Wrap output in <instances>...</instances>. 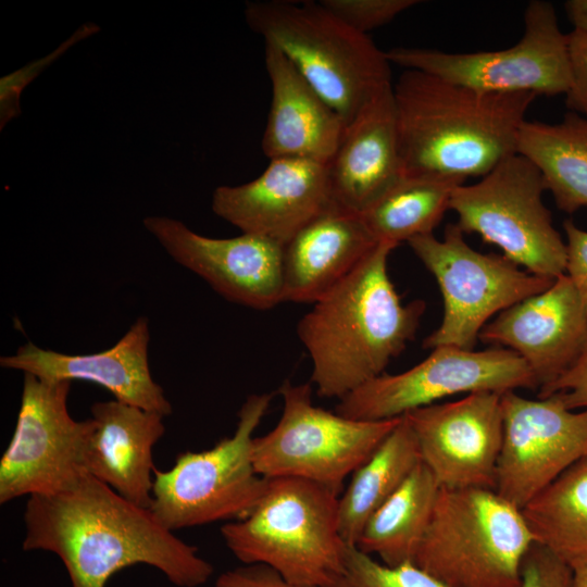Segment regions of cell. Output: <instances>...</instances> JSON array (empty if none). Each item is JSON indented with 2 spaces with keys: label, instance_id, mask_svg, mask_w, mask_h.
I'll use <instances>...</instances> for the list:
<instances>
[{
  "label": "cell",
  "instance_id": "cell-34",
  "mask_svg": "<svg viewBox=\"0 0 587 587\" xmlns=\"http://www.w3.org/2000/svg\"><path fill=\"white\" fill-rule=\"evenodd\" d=\"M551 395H557L570 410H587V350L570 370L538 392L539 398Z\"/></svg>",
  "mask_w": 587,
  "mask_h": 587
},
{
  "label": "cell",
  "instance_id": "cell-31",
  "mask_svg": "<svg viewBox=\"0 0 587 587\" xmlns=\"http://www.w3.org/2000/svg\"><path fill=\"white\" fill-rule=\"evenodd\" d=\"M520 587H573V571L549 549L534 541L522 561Z\"/></svg>",
  "mask_w": 587,
  "mask_h": 587
},
{
  "label": "cell",
  "instance_id": "cell-22",
  "mask_svg": "<svg viewBox=\"0 0 587 587\" xmlns=\"http://www.w3.org/2000/svg\"><path fill=\"white\" fill-rule=\"evenodd\" d=\"M90 412L86 473L130 502L150 508L153 448L165 433L164 416L115 399L95 402Z\"/></svg>",
  "mask_w": 587,
  "mask_h": 587
},
{
  "label": "cell",
  "instance_id": "cell-14",
  "mask_svg": "<svg viewBox=\"0 0 587 587\" xmlns=\"http://www.w3.org/2000/svg\"><path fill=\"white\" fill-rule=\"evenodd\" d=\"M503 438L496 492L523 509L562 473L587 458V410L567 409L557 395H501Z\"/></svg>",
  "mask_w": 587,
  "mask_h": 587
},
{
  "label": "cell",
  "instance_id": "cell-21",
  "mask_svg": "<svg viewBox=\"0 0 587 587\" xmlns=\"http://www.w3.org/2000/svg\"><path fill=\"white\" fill-rule=\"evenodd\" d=\"M377 243L361 213L333 203L283 245V302L313 304Z\"/></svg>",
  "mask_w": 587,
  "mask_h": 587
},
{
  "label": "cell",
  "instance_id": "cell-13",
  "mask_svg": "<svg viewBox=\"0 0 587 587\" xmlns=\"http://www.w3.org/2000/svg\"><path fill=\"white\" fill-rule=\"evenodd\" d=\"M71 386L24 374L15 429L0 459V504L63 491L86 474L93 423L70 414Z\"/></svg>",
  "mask_w": 587,
  "mask_h": 587
},
{
  "label": "cell",
  "instance_id": "cell-12",
  "mask_svg": "<svg viewBox=\"0 0 587 587\" xmlns=\"http://www.w3.org/2000/svg\"><path fill=\"white\" fill-rule=\"evenodd\" d=\"M519 388L535 389L538 385L514 351L440 346L413 367L398 374L383 373L351 391L339 400L335 412L351 420L385 421L460 394H503Z\"/></svg>",
  "mask_w": 587,
  "mask_h": 587
},
{
  "label": "cell",
  "instance_id": "cell-27",
  "mask_svg": "<svg viewBox=\"0 0 587 587\" xmlns=\"http://www.w3.org/2000/svg\"><path fill=\"white\" fill-rule=\"evenodd\" d=\"M521 510L535 542L572 570L587 564V458L569 467Z\"/></svg>",
  "mask_w": 587,
  "mask_h": 587
},
{
  "label": "cell",
  "instance_id": "cell-19",
  "mask_svg": "<svg viewBox=\"0 0 587 587\" xmlns=\"http://www.w3.org/2000/svg\"><path fill=\"white\" fill-rule=\"evenodd\" d=\"M149 340L148 319L141 316L107 350L67 354L27 342L14 354L1 357L0 365L46 380L90 382L110 391L115 400L165 417L173 409L163 388L152 378Z\"/></svg>",
  "mask_w": 587,
  "mask_h": 587
},
{
  "label": "cell",
  "instance_id": "cell-9",
  "mask_svg": "<svg viewBox=\"0 0 587 587\" xmlns=\"http://www.w3.org/2000/svg\"><path fill=\"white\" fill-rule=\"evenodd\" d=\"M283 411L276 426L254 437L253 463L264 478L295 477L337 495L395 428L400 417L358 421L313 403L309 383H283Z\"/></svg>",
  "mask_w": 587,
  "mask_h": 587
},
{
  "label": "cell",
  "instance_id": "cell-5",
  "mask_svg": "<svg viewBox=\"0 0 587 587\" xmlns=\"http://www.w3.org/2000/svg\"><path fill=\"white\" fill-rule=\"evenodd\" d=\"M245 16L249 27L290 61L345 126L391 84L386 52L320 1L250 2Z\"/></svg>",
  "mask_w": 587,
  "mask_h": 587
},
{
  "label": "cell",
  "instance_id": "cell-36",
  "mask_svg": "<svg viewBox=\"0 0 587 587\" xmlns=\"http://www.w3.org/2000/svg\"><path fill=\"white\" fill-rule=\"evenodd\" d=\"M564 9L573 29L587 35V0H569Z\"/></svg>",
  "mask_w": 587,
  "mask_h": 587
},
{
  "label": "cell",
  "instance_id": "cell-7",
  "mask_svg": "<svg viewBox=\"0 0 587 587\" xmlns=\"http://www.w3.org/2000/svg\"><path fill=\"white\" fill-rule=\"evenodd\" d=\"M273 394L247 397L234 434L214 447L177 454L172 467L155 469L150 510L170 530L245 517L261 498L266 478L253 463L254 432Z\"/></svg>",
  "mask_w": 587,
  "mask_h": 587
},
{
  "label": "cell",
  "instance_id": "cell-28",
  "mask_svg": "<svg viewBox=\"0 0 587 587\" xmlns=\"http://www.w3.org/2000/svg\"><path fill=\"white\" fill-rule=\"evenodd\" d=\"M463 182L440 176H401L362 213L377 242L396 246L433 234Z\"/></svg>",
  "mask_w": 587,
  "mask_h": 587
},
{
  "label": "cell",
  "instance_id": "cell-26",
  "mask_svg": "<svg viewBox=\"0 0 587 587\" xmlns=\"http://www.w3.org/2000/svg\"><path fill=\"white\" fill-rule=\"evenodd\" d=\"M440 485L421 462L369 519L355 547L396 566L413 562L429 525Z\"/></svg>",
  "mask_w": 587,
  "mask_h": 587
},
{
  "label": "cell",
  "instance_id": "cell-16",
  "mask_svg": "<svg viewBox=\"0 0 587 587\" xmlns=\"http://www.w3.org/2000/svg\"><path fill=\"white\" fill-rule=\"evenodd\" d=\"M143 225L175 262L226 300L262 311L283 302L278 242L246 233L212 238L166 216H148Z\"/></svg>",
  "mask_w": 587,
  "mask_h": 587
},
{
  "label": "cell",
  "instance_id": "cell-30",
  "mask_svg": "<svg viewBox=\"0 0 587 587\" xmlns=\"http://www.w3.org/2000/svg\"><path fill=\"white\" fill-rule=\"evenodd\" d=\"M320 2L350 27L366 35L420 3L416 0H321Z\"/></svg>",
  "mask_w": 587,
  "mask_h": 587
},
{
  "label": "cell",
  "instance_id": "cell-24",
  "mask_svg": "<svg viewBox=\"0 0 587 587\" xmlns=\"http://www.w3.org/2000/svg\"><path fill=\"white\" fill-rule=\"evenodd\" d=\"M421 462L415 435L405 416H401L373 454L353 472L339 496V530L346 545H357L369 519Z\"/></svg>",
  "mask_w": 587,
  "mask_h": 587
},
{
  "label": "cell",
  "instance_id": "cell-35",
  "mask_svg": "<svg viewBox=\"0 0 587 587\" xmlns=\"http://www.w3.org/2000/svg\"><path fill=\"white\" fill-rule=\"evenodd\" d=\"M214 587H307L291 584L263 564H243L222 573Z\"/></svg>",
  "mask_w": 587,
  "mask_h": 587
},
{
  "label": "cell",
  "instance_id": "cell-2",
  "mask_svg": "<svg viewBox=\"0 0 587 587\" xmlns=\"http://www.w3.org/2000/svg\"><path fill=\"white\" fill-rule=\"evenodd\" d=\"M402 176L483 177L517 153L537 97L489 92L405 70L394 85Z\"/></svg>",
  "mask_w": 587,
  "mask_h": 587
},
{
  "label": "cell",
  "instance_id": "cell-25",
  "mask_svg": "<svg viewBox=\"0 0 587 587\" xmlns=\"http://www.w3.org/2000/svg\"><path fill=\"white\" fill-rule=\"evenodd\" d=\"M517 153L540 171L557 207L569 214L587 207V118L569 112L560 123L525 121Z\"/></svg>",
  "mask_w": 587,
  "mask_h": 587
},
{
  "label": "cell",
  "instance_id": "cell-17",
  "mask_svg": "<svg viewBox=\"0 0 587 587\" xmlns=\"http://www.w3.org/2000/svg\"><path fill=\"white\" fill-rule=\"evenodd\" d=\"M328 164L271 159L261 175L238 186H220L212 210L242 233L286 243L333 203Z\"/></svg>",
  "mask_w": 587,
  "mask_h": 587
},
{
  "label": "cell",
  "instance_id": "cell-33",
  "mask_svg": "<svg viewBox=\"0 0 587 587\" xmlns=\"http://www.w3.org/2000/svg\"><path fill=\"white\" fill-rule=\"evenodd\" d=\"M566 236L565 275L572 282L587 313V230L576 226L573 221L563 223Z\"/></svg>",
  "mask_w": 587,
  "mask_h": 587
},
{
  "label": "cell",
  "instance_id": "cell-8",
  "mask_svg": "<svg viewBox=\"0 0 587 587\" xmlns=\"http://www.w3.org/2000/svg\"><path fill=\"white\" fill-rule=\"evenodd\" d=\"M545 190L539 168L516 153L477 183L457 186L450 210L463 234H477L528 273L555 279L565 274L566 245L544 204Z\"/></svg>",
  "mask_w": 587,
  "mask_h": 587
},
{
  "label": "cell",
  "instance_id": "cell-29",
  "mask_svg": "<svg viewBox=\"0 0 587 587\" xmlns=\"http://www.w3.org/2000/svg\"><path fill=\"white\" fill-rule=\"evenodd\" d=\"M328 587H448L413 562L390 566L348 546L345 567Z\"/></svg>",
  "mask_w": 587,
  "mask_h": 587
},
{
  "label": "cell",
  "instance_id": "cell-6",
  "mask_svg": "<svg viewBox=\"0 0 587 587\" xmlns=\"http://www.w3.org/2000/svg\"><path fill=\"white\" fill-rule=\"evenodd\" d=\"M534 541L522 510L495 490L440 487L413 563L448 587H520Z\"/></svg>",
  "mask_w": 587,
  "mask_h": 587
},
{
  "label": "cell",
  "instance_id": "cell-32",
  "mask_svg": "<svg viewBox=\"0 0 587 587\" xmlns=\"http://www.w3.org/2000/svg\"><path fill=\"white\" fill-rule=\"evenodd\" d=\"M571 85L566 107L587 118V35L578 30L567 34Z\"/></svg>",
  "mask_w": 587,
  "mask_h": 587
},
{
  "label": "cell",
  "instance_id": "cell-18",
  "mask_svg": "<svg viewBox=\"0 0 587 587\" xmlns=\"http://www.w3.org/2000/svg\"><path fill=\"white\" fill-rule=\"evenodd\" d=\"M484 342L520 355L541 389L570 370L587 350V313L563 274L542 292L500 312L479 334Z\"/></svg>",
  "mask_w": 587,
  "mask_h": 587
},
{
  "label": "cell",
  "instance_id": "cell-15",
  "mask_svg": "<svg viewBox=\"0 0 587 587\" xmlns=\"http://www.w3.org/2000/svg\"><path fill=\"white\" fill-rule=\"evenodd\" d=\"M501 395L472 392L403 415L421 461L440 487L496 489L503 438Z\"/></svg>",
  "mask_w": 587,
  "mask_h": 587
},
{
  "label": "cell",
  "instance_id": "cell-37",
  "mask_svg": "<svg viewBox=\"0 0 587 587\" xmlns=\"http://www.w3.org/2000/svg\"><path fill=\"white\" fill-rule=\"evenodd\" d=\"M573 571V587H587V564Z\"/></svg>",
  "mask_w": 587,
  "mask_h": 587
},
{
  "label": "cell",
  "instance_id": "cell-11",
  "mask_svg": "<svg viewBox=\"0 0 587 587\" xmlns=\"http://www.w3.org/2000/svg\"><path fill=\"white\" fill-rule=\"evenodd\" d=\"M391 64L417 70L489 92L566 93L571 85L567 34L562 33L552 3L530 1L524 34L512 47L471 53L396 47L386 52Z\"/></svg>",
  "mask_w": 587,
  "mask_h": 587
},
{
  "label": "cell",
  "instance_id": "cell-4",
  "mask_svg": "<svg viewBox=\"0 0 587 587\" xmlns=\"http://www.w3.org/2000/svg\"><path fill=\"white\" fill-rule=\"evenodd\" d=\"M339 495L295 477L266 478L242 519L225 523L222 538L242 564H263L291 584L328 587L342 574L348 545L338 519Z\"/></svg>",
  "mask_w": 587,
  "mask_h": 587
},
{
  "label": "cell",
  "instance_id": "cell-23",
  "mask_svg": "<svg viewBox=\"0 0 587 587\" xmlns=\"http://www.w3.org/2000/svg\"><path fill=\"white\" fill-rule=\"evenodd\" d=\"M264 60L272 87L264 154L328 164L345 129L342 118L277 48L265 43Z\"/></svg>",
  "mask_w": 587,
  "mask_h": 587
},
{
  "label": "cell",
  "instance_id": "cell-3",
  "mask_svg": "<svg viewBox=\"0 0 587 587\" xmlns=\"http://www.w3.org/2000/svg\"><path fill=\"white\" fill-rule=\"evenodd\" d=\"M397 246L379 242L297 325L317 395L339 400L385 373L419 328L426 304L401 302L388 274Z\"/></svg>",
  "mask_w": 587,
  "mask_h": 587
},
{
  "label": "cell",
  "instance_id": "cell-1",
  "mask_svg": "<svg viewBox=\"0 0 587 587\" xmlns=\"http://www.w3.org/2000/svg\"><path fill=\"white\" fill-rule=\"evenodd\" d=\"M24 551H48L62 561L72 587H105L125 567L146 564L177 587H199L213 565L198 548L167 529L149 508L125 499L84 474L72 487L28 497Z\"/></svg>",
  "mask_w": 587,
  "mask_h": 587
},
{
  "label": "cell",
  "instance_id": "cell-20",
  "mask_svg": "<svg viewBox=\"0 0 587 587\" xmlns=\"http://www.w3.org/2000/svg\"><path fill=\"white\" fill-rule=\"evenodd\" d=\"M327 166L333 201L358 213L402 176L392 83L345 126Z\"/></svg>",
  "mask_w": 587,
  "mask_h": 587
},
{
  "label": "cell",
  "instance_id": "cell-10",
  "mask_svg": "<svg viewBox=\"0 0 587 587\" xmlns=\"http://www.w3.org/2000/svg\"><path fill=\"white\" fill-rule=\"evenodd\" d=\"M463 235L454 223L446 226L441 240L429 234L408 241L435 277L444 303L441 323L424 339V348L473 350L490 317L554 282L521 270L503 255L474 250Z\"/></svg>",
  "mask_w": 587,
  "mask_h": 587
}]
</instances>
